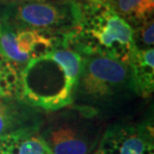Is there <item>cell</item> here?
Wrapping results in <instances>:
<instances>
[{"instance_id":"6da1fadb","label":"cell","mask_w":154,"mask_h":154,"mask_svg":"<svg viewBox=\"0 0 154 154\" xmlns=\"http://www.w3.org/2000/svg\"><path fill=\"white\" fill-rule=\"evenodd\" d=\"M82 56L60 46L33 59L20 71L18 99L37 109L56 111L76 96Z\"/></svg>"},{"instance_id":"7a4b0ae2","label":"cell","mask_w":154,"mask_h":154,"mask_svg":"<svg viewBox=\"0 0 154 154\" xmlns=\"http://www.w3.org/2000/svg\"><path fill=\"white\" fill-rule=\"evenodd\" d=\"M77 26L65 37V46L81 56H104L129 62L135 50L133 28L106 0H81Z\"/></svg>"},{"instance_id":"3957f363","label":"cell","mask_w":154,"mask_h":154,"mask_svg":"<svg viewBox=\"0 0 154 154\" xmlns=\"http://www.w3.org/2000/svg\"><path fill=\"white\" fill-rule=\"evenodd\" d=\"M81 16L79 0H0V23L53 35H67Z\"/></svg>"},{"instance_id":"277c9868","label":"cell","mask_w":154,"mask_h":154,"mask_svg":"<svg viewBox=\"0 0 154 154\" xmlns=\"http://www.w3.org/2000/svg\"><path fill=\"white\" fill-rule=\"evenodd\" d=\"M127 90H131L127 63L104 56H82L75 98L104 100Z\"/></svg>"},{"instance_id":"5b68a950","label":"cell","mask_w":154,"mask_h":154,"mask_svg":"<svg viewBox=\"0 0 154 154\" xmlns=\"http://www.w3.org/2000/svg\"><path fill=\"white\" fill-rule=\"evenodd\" d=\"M65 36L0 23V54L21 71L31 60L65 46Z\"/></svg>"},{"instance_id":"8992f818","label":"cell","mask_w":154,"mask_h":154,"mask_svg":"<svg viewBox=\"0 0 154 154\" xmlns=\"http://www.w3.org/2000/svg\"><path fill=\"white\" fill-rule=\"evenodd\" d=\"M39 130L52 154H93L100 140L93 125L71 116H61Z\"/></svg>"},{"instance_id":"52a82bcc","label":"cell","mask_w":154,"mask_h":154,"mask_svg":"<svg viewBox=\"0 0 154 154\" xmlns=\"http://www.w3.org/2000/svg\"><path fill=\"white\" fill-rule=\"evenodd\" d=\"M152 133L145 125H111L100 137L93 154H153Z\"/></svg>"},{"instance_id":"ba28073f","label":"cell","mask_w":154,"mask_h":154,"mask_svg":"<svg viewBox=\"0 0 154 154\" xmlns=\"http://www.w3.org/2000/svg\"><path fill=\"white\" fill-rule=\"evenodd\" d=\"M41 126L40 109L16 98H0V137L20 129Z\"/></svg>"},{"instance_id":"9c48e42d","label":"cell","mask_w":154,"mask_h":154,"mask_svg":"<svg viewBox=\"0 0 154 154\" xmlns=\"http://www.w3.org/2000/svg\"><path fill=\"white\" fill-rule=\"evenodd\" d=\"M131 90L146 98L154 90V49H135L128 62Z\"/></svg>"},{"instance_id":"30bf717a","label":"cell","mask_w":154,"mask_h":154,"mask_svg":"<svg viewBox=\"0 0 154 154\" xmlns=\"http://www.w3.org/2000/svg\"><path fill=\"white\" fill-rule=\"evenodd\" d=\"M40 127L20 129L0 137V154H52Z\"/></svg>"},{"instance_id":"8fae6325","label":"cell","mask_w":154,"mask_h":154,"mask_svg":"<svg viewBox=\"0 0 154 154\" xmlns=\"http://www.w3.org/2000/svg\"><path fill=\"white\" fill-rule=\"evenodd\" d=\"M122 19L132 28L153 17L154 1L151 0H106Z\"/></svg>"},{"instance_id":"7c38bea8","label":"cell","mask_w":154,"mask_h":154,"mask_svg":"<svg viewBox=\"0 0 154 154\" xmlns=\"http://www.w3.org/2000/svg\"><path fill=\"white\" fill-rule=\"evenodd\" d=\"M20 71L0 54V98H16L19 93Z\"/></svg>"},{"instance_id":"4fadbf2b","label":"cell","mask_w":154,"mask_h":154,"mask_svg":"<svg viewBox=\"0 0 154 154\" xmlns=\"http://www.w3.org/2000/svg\"><path fill=\"white\" fill-rule=\"evenodd\" d=\"M133 40L135 49L153 48L154 44V21L153 17L145 20L133 28Z\"/></svg>"},{"instance_id":"5bb4252c","label":"cell","mask_w":154,"mask_h":154,"mask_svg":"<svg viewBox=\"0 0 154 154\" xmlns=\"http://www.w3.org/2000/svg\"><path fill=\"white\" fill-rule=\"evenodd\" d=\"M5 1H16V0H5Z\"/></svg>"},{"instance_id":"9a60e30c","label":"cell","mask_w":154,"mask_h":154,"mask_svg":"<svg viewBox=\"0 0 154 154\" xmlns=\"http://www.w3.org/2000/svg\"><path fill=\"white\" fill-rule=\"evenodd\" d=\"M79 1H81V0H79Z\"/></svg>"}]
</instances>
